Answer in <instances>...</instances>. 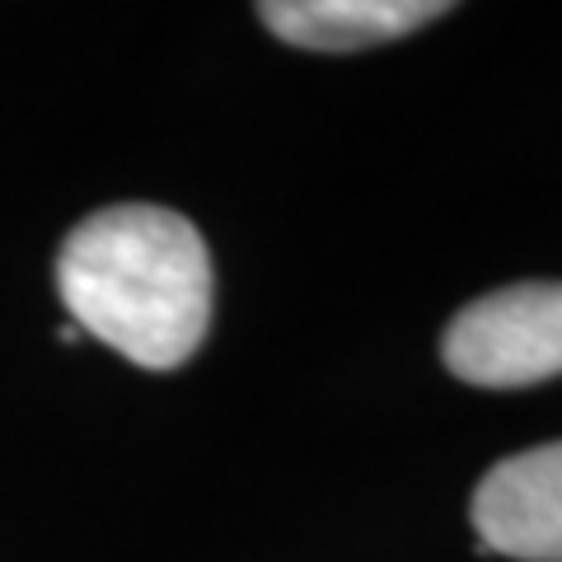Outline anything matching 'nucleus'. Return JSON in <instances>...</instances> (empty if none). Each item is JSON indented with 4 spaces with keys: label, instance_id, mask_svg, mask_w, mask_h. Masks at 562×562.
<instances>
[{
    "label": "nucleus",
    "instance_id": "f257e3e1",
    "mask_svg": "<svg viewBox=\"0 0 562 562\" xmlns=\"http://www.w3.org/2000/svg\"><path fill=\"white\" fill-rule=\"evenodd\" d=\"M57 291L80 333L146 371H173L211 328V254L169 206L122 202L85 216L57 254Z\"/></svg>",
    "mask_w": 562,
    "mask_h": 562
},
{
    "label": "nucleus",
    "instance_id": "20e7f679",
    "mask_svg": "<svg viewBox=\"0 0 562 562\" xmlns=\"http://www.w3.org/2000/svg\"><path fill=\"white\" fill-rule=\"evenodd\" d=\"M441 0H268L258 20L272 38L305 52H366L446 20Z\"/></svg>",
    "mask_w": 562,
    "mask_h": 562
},
{
    "label": "nucleus",
    "instance_id": "7ed1b4c3",
    "mask_svg": "<svg viewBox=\"0 0 562 562\" xmlns=\"http://www.w3.org/2000/svg\"><path fill=\"white\" fill-rule=\"evenodd\" d=\"M479 553L520 562H562V441L492 464L473 487Z\"/></svg>",
    "mask_w": 562,
    "mask_h": 562
},
{
    "label": "nucleus",
    "instance_id": "f03ea898",
    "mask_svg": "<svg viewBox=\"0 0 562 562\" xmlns=\"http://www.w3.org/2000/svg\"><path fill=\"white\" fill-rule=\"evenodd\" d=\"M441 361L473 390H530L562 375V281H516L450 319Z\"/></svg>",
    "mask_w": 562,
    "mask_h": 562
}]
</instances>
